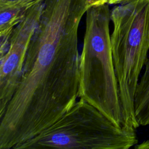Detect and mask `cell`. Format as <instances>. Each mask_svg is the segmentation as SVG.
<instances>
[{
  "label": "cell",
  "instance_id": "cell-8",
  "mask_svg": "<svg viewBox=\"0 0 149 149\" xmlns=\"http://www.w3.org/2000/svg\"><path fill=\"white\" fill-rule=\"evenodd\" d=\"M108 1L109 0H86L87 3L89 7L91 6L108 3Z\"/></svg>",
  "mask_w": 149,
  "mask_h": 149
},
{
  "label": "cell",
  "instance_id": "cell-3",
  "mask_svg": "<svg viewBox=\"0 0 149 149\" xmlns=\"http://www.w3.org/2000/svg\"><path fill=\"white\" fill-rule=\"evenodd\" d=\"M111 43L118 83L122 126L136 129L134 98L149 51V0H130L111 10Z\"/></svg>",
  "mask_w": 149,
  "mask_h": 149
},
{
  "label": "cell",
  "instance_id": "cell-2",
  "mask_svg": "<svg viewBox=\"0 0 149 149\" xmlns=\"http://www.w3.org/2000/svg\"><path fill=\"white\" fill-rule=\"evenodd\" d=\"M109 3L90 6L80 55L79 97L97 108L118 126L122 116L113 61Z\"/></svg>",
  "mask_w": 149,
  "mask_h": 149
},
{
  "label": "cell",
  "instance_id": "cell-4",
  "mask_svg": "<svg viewBox=\"0 0 149 149\" xmlns=\"http://www.w3.org/2000/svg\"><path fill=\"white\" fill-rule=\"evenodd\" d=\"M136 130L115 125L80 98L49 127L17 149H129L137 144Z\"/></svg>",
  "mask_w": 149,
  "mask_h": 149
},
{
  "label": "cell",
  "instance_id": "cell-10",
  "mask_svg": "<svg viewBox=\"0 0 149 149\" xmlns=\"http://www.w3.org/2000/svg\"><path fill=\"white\" fill-rule=\"evenodd\" d=\"M128 1H130V0H109L108 3L110 5H116V4H120V3L127 2Z\"/></svg>",
  "mask_w": 149,
  "mask_h": 149
},
{
  "label": "cell",
  "instance_id": "cell-9",
  "mask_svg": "<svg viewBox=\"0 0 149 149\" xmlns=\"http://www.w3.org/2000/svg\"><path fill=\"white\" fill-rule=\"evenodd\" d=\"M136 148H140V149H148L149 148V140L144 141L143 143L137 145L135 147Z\"/></svg>",
  "mask_w": 149,
  "mask_h": 149
},
{
  "label": "cell",
  "instance_id": "cell-5",
  "mask_svg": "<svg viewBox=\"0 0 149 149\" xmlns=\"http://www.w3.org/2000/svg\"><path fill=\"white\" fill-rule=\"evenodd\" d=\"M44 1L31 8L15 27L8 50L0 57V118L19 86L27 50L40 19Z\"/></svg>",
  "mask_w": 149,
  "mask_h": 149
},
{
  "label": "cell",
  "instance_id": "cell-11",
  "mask_svg": "<svg viewBox=\"0 0 149 149\" xmlns=\"http://www.w3.org/2000/svg\"><path fill=\"white\" fill-rule=\"evenodd\" d=\"M44 1H45V0H44Z\"/></svg>",
  "mask_w": 149,
  "mask_h": 149
},
{
  "label": "cell",
  "instance_id": "cell-7",
  "mask_svg": "<svg viewBox=\"0 0 149 149\" xmlns=\"http://www.w3.org/2000/svg\"><path fill=\"white\" fill-rule=\"evenodd\" d=\"M134 112L136 120L140 126L149 125V58L137 86Z\"/></svg>",
  "mask_w": 149,
  "mask_h": 149
},
{
  "label": "cell",
  "instance_id": "cell-6",
  "mask_svg": "<svg viewBox=\"0 0 149 149\" xmlns=\"http://www.w3.org/2000/svg\"><path fill=\"white\" fill-rule=\"evenodd\" d=\"M44 0H0V57L8 50L15 27L29 9Z\"/></svg>",
  "mask_w": 149,
  "mask_h": 149
},
{
  "label": "cell",
  "instance_id": "cell-1",
  "mask_svg": "<svg viewBox=\"0 0 149 149\" xmlns=\"http://www.w3.org/2000/svg\"><path fill=\"white\" fill-rule=\"evenodd\" d=\"M86 0H45L19 86L0 118V149H17L79 97L78 30Z\"/></svg>",
  "mask_w": 149,
  "mask_h": 149
}]
</instances>
